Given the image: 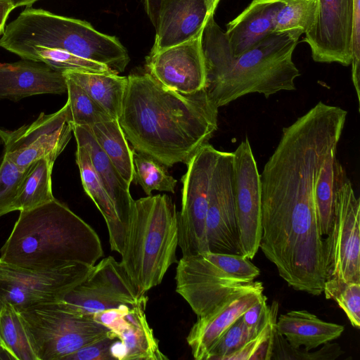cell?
I'll use <instances>...</instances> for the list:
<instances>
[{"mask_svg":"<svg viewBox=\"0 0 360 360\" xmlns=\"http://www.w3.org/2000/svg\"><path fill=\"white\" fill-rule=\"evenodd\" d=\"M320 167L312 155L289 153L269 160L260 174L259 248L289 286L313 295L323 293L327 278L314 201Z\"/></svg>","mask_w":360,"mask_h":360,"instance_id":"1","label":"cell"},{"mask_svg":"<svg viewBox=\"0 0 360 360\" xmlns=\"http://www.w3.org/2000/svg\"><path fill=\"white\" fill-rule=\"evenodd\" d=\"M89 129L101 148L130 186L134 172L133 148H130L118 120L98 122Z\"/></svg>","mask_w":360,"mask_h":360,"instance_id":"27","label":"cell"},{"mask_svg":"<svg viewBox=\"0 0 360 360\" xmlns=\"http://www.w3.org/2000/svg\"><path fill=\"white\" fill-rule=\"evenodd\" d=\"M301 30L272 32L251 49L232 55L225 31L210 14L204 25L201 44L206 69L205 89L218 108L248 94L266 98L296 89L300 72L292 60Z\"/></svg>","mask_w":360,"mask_h":360,"instance_id":"3","label":"cell"},{"mask_svg":"<svg viewBox=\"0 0 360 360\" xmlns=\"http://www.w3.org/2000/svg\"><path fill=\"white\" fill-rule=\"evenodd\" d=\"M233 152L219 151L212 175L206 218V236L211 252L241 255L233 195Z\"/></svg>","mask_w":360,"mask_h":360,"instance_id":"15","label":"cell"},{"mask_svg":"<svg viewBox=\"0 0 360 360\" xmlns=\"http://www.w3.org/2000/svg\"><path fill=\"white\" fill-rule=\"evenodd\" d=\"M0 253V259L6 263L49 269L72 262L94 266L103 257V250L94 229L54 198L20 211Z\"/></svg>","mask_w":360,"mask_h":360,"instance_id":"4","label":"cell"},{"mask_svg":"<svg viewBox=\"0 0 360 360\" xmlns=\"http://www.w3.org/2000/svg\"><path fill=\"white\" fill-rule=\"evenodd\" d=\"M266 300V297L263 295L259 300L244 312L241 319L248 327L259 331L265 324L269 316Z\"/></svg>","mask_w":360,"mask_h":360,"instance_id":"41","label":"cell"},{"mask_svg":"<svg viewBox=\"0 0 360 360\" xmlns=\"http://www.w3.org/2000/svg\"><path fill=\"white\" fill-rule=\"evenodd\" d=\"M259 274V268L241 255L206 252L183 256L177 262L176 292L198 317Z\"/></svg>","mask_w":360,"mask_h":360,"instance_id":"7","label":"cell"},{"mask_svg":"<svg viewBox=\"0 0 360 360\" xmlns=\"http://www.w3.org/2000/svg\"><path fill=\"white\" fill-rule=\"evenodd\" d=\"M65 80L72 124L91 127L113 119L81 86L69 78L65 77Z\"/></svg>","mask_w":360,"mask_h":360,"instance_id":"32","label":"cell"},{"mask_svg":"<svg viewBox=\"0 0 360 360\" xmlns=\"http://www.w3.org/2000/svg\"><path fill=\"white\" fill-rule=\"evenodd\" d=\"M72 125L77 144L85 146L89 150L95 172L110 196L127 234L134 205V200L129 193V185L101 148L89 127Z\"/></svg>","mask_w":360,"mask_h":360,"instance_id":"23","label":"cell"},{"mask_svg":"<svg viewBox=\"0 0 360 360\" xmlns=\"http://www.w3.org/2000/svg\"><path fill=\"white\" fill-rule=\"evenodd\" d=\"M77 146L76 162L79 169L83 188L105 221L111 250L121 255L127 231L118 217L110 196L95 172L89 150L84 146Z\"/></svg>","mask_w":360,"mask_h":360,"instance_id":"25","label":"cell"},{"mask_svg":"<svg viewBox=\"0 0 360 360\" xmlns=\"http://www.w3.org/2000/svg\"><path fill=\"white\" fill-rule=\"evenodd\" d=\"M10 2L15 8L20 6H31L34 3L39 0H0Z\"/></svg>","mask_w":360,"mask_h":360,"instance_id":"45","label":"cell"},{"mask_svg":"<svg viewBox=\"0 0 360 360\" xmlns=\"http://www.w3.org/2000/svg\"><path fill=\"white\" fill-rule=\"evenodd\" d=\"M133 161V181L139 184L147 195H150L153 191L174 193L177 181L169 174L167 167L134 149Z\"/></svg>","mask_w":360,"mask_h":360,"instance_id":"31","label":"cell"},{"mask_svg":"<svg viewBox=\"0 0 360 360\" xmlns=\"http://www.w3.org/2000/svg\"><path fill=\"white\" fill-rule=\"evenodd\" d=\"M202 32L185 42L150 52L147 72L165 87L184 94L205 88L206 69L201 44Z\"/></svg>","mask_w":360,"mask_h":360,"instance_id":"17","label":"cell"},{"mask_svg":"<svg viewBox=\"0 0 360 360\" xmlns=\"http://www.w3.org/2000/svg\"><path fill=\"white\" fill-rule=\"evenodd\" d=\"M165 0H144L145 9L153 27H156L160 10Z\"/></svg>","mask_w":360,"mask_h":360,"instance_id":"42","label":"cell"},{"mask_svg":"<svg viewBox=\"0 0 360 360\" xmlns=\"http://www.w3.org/2000/svg\"><path fill=\"white\" fill-rule=\"evenodd\" d=\"M116 339L109 331L105 337L81 347L64 360H112L110 348Z\"/></svg>","mask_w":360,"mask_h":360,"instance_id":"40","label":"cell"},{"mask_svg":"<svg viewBox=\"0 0 360 360\" xmlns=\"http://www.w3.org/2000/svg\"><path fill=\"white\" fill-rule=\"evenodd\" d=\"M352 80L360 103V0H354L352 25Z\"/></svg>","mask_w":360,"mask_h":360,"instance_id":"39","label":"cell"},{"mask_svg":"<svg viewBox=\"0 0 360 360\" xmlns=\"http://www.w3.org/2000/svg\"><path fill=\"white\" fill-rule=\"evenodd\" d=\"M72 125L69 103L51 114L41 112L37 120L15 130L0 129L4 154L22 169L46 158L55 162L69 143Z\"/></svg>","mask_w":360,"mask_h":360,"instance_id":"12","label":"cell"},{"mask_svg":"<svg viewBox=\"0 0 360 360\" xmlns=\"http://www.w3.org/2000/svg\"><path fill=\"white\" fill-rule=\"evenodd\" d=\"M0 344H1V340H0ZM2 345V344H1Z\"/></svg>","mask_w":360,"mask_h":360,"instance_id":"49","label":"cell"},{"mask_svg":"<svg viewBox=\"0 0 360 360\" xmlns=\"http://www.w3.org/2000/svg\"><path fill=\"white\" fill-rule=\"evenodd\" d=\"M0 46L19 56L30 50L58 51L95 61L115 74L129 62L127 49L114 36L88 22L27 7L5 27Z\"/></svg>","mask_w":360,"mask_h":360,"instance_id":"5","label":"cell"},{"mask_svg":"<svg viewBox=\"0 0 360 360\" xmlns=\"http://www.w3.org/2000/svg\"><path fill=\"white\" fill-rule=\"evenodd\" d=\"M233 195L241 255L253 259L262 236L260 174L248 137L233 152Z\"/></svg>","mask_w":360,"mask_h":360,"instance_id":"14","label":"cell"},{"mask_svg":"<svg viewBox=\"0 0 360 360\" xmlns=\"http://www.w3.org/2000/svg\"><path fill=\"white\" fill-rule=\"evenodd\" d=\"M315 11V0H285L275 15L274 32L299 30L306 33L313 25Z\"/></svg>","mask_w":360,"mask_h":360,"instance_id":"34","label":"cell"},{"mask_svg":"<svg viewBox=\"0 0 360 360\" xmlns=\"http://www.w3.org/2000/svg\"><path fill=\"white\" fill-rule=\"evenodd\" d=\"M60 301L72 311L83 316L118 307L147 302L127 276L121 262L108 256L94 265L80 283L66 293Z\"/></svg>","mask_w":360,"mask_h":360,"instance_id":"13","label":"cell"},{"mask_svg":"<svg viewBox=\"0 0 360 360\" xmlns=\"http://www.w3.org/2000/svg\"><path fill=\"white\" fill-rule=\"evenodd\" d=\"M178 212L169 195L134 200L120 262L140 294L160 284L178 262Z\"/></svg>","mask_w":360,"mask_h":360,"instance_id":"6","label":"cell"},{"mask_svg":"<svg viewBox=\"0 0 360 360\" xmlns=\"http://www.w3.org/2000/svg\"><path fill=\"white\" fill-rule=\"evenodd\" d=\"M26 170L4 154L0 164V217L15 211L14 203Z\"/></svg>","mask_w":360,"mask_h":360,"instance_id":"37","label":"cell"},{"mask_svg":"<svg viewBox=\"0 0 360 360\" xmlns=\"http://www.w3.org/2000/svg\"><path fill=\"white\" fill-rule=\"evenodd\" d=\"M0 359H14L13 356L7 351V349L0 344Z\"/></svg>","mask_w":360,"mask_h":360,"instance_id":"46","label":"cell"},{"mask_svg":"<svg viewBox=\"0 0 360 360\" xmlns=\"http://www.w3.org/2000/svg\"><path fill=\"white\" fill-rule=\"evenodd\" d=\"M221 0H207L210 13H214V11Z\"/></svg>","mask_w":360,"mask_h":360,"instance_id":"47","label":"cell"},{"mask_svg":"<svg viewBox=\"0 0 360 360\" xmlns=\"http://www.w3.org/2000/svg\"><path fill=\"white\" fill-rule=\"evenodd\" d=\"M262 283L252 281L226 297L206 314L198 316L186 338L196 360H208L223 333L263 296Z\"/></svg>","mask_w":360,"mask_h":360,"instance_id":"18","label":"cell"},{"mask_svg":"<svg viewBox=\"0 0 360 360\" xmlns=\"http://www.w3.org/2000/svg\"><path fill=\"white\" fill-rule=\"evenodd\" d=\"M0 340L15 360H37L19 312L9 304L0 309Z\"/></svg>","mask_w":360,"mask_h":360,"instance_id":"30","label":"cell"},{"mask_svg":"<svg viewBox=\"0 0 360 360\" xmlns=\"http://www.w3.org/2000/svg\"><path fill=\"white\" fill-rule=\"evenodd\" d=\"M219 150L207 143L186 163L178 212L179 243L183 256L210 252L206 218L211 179Z\"/></svg>","mask_w":360,"mask_h":360,"instance_id":"11","label":"cell"},{"mask_svg":"<svg viewBox=\"0 0 360 360\" xmlns=\"http://www.w3.org/2000/svg\"><path fill=\"white\" fill-rule=\"evenodd\" d=\"M285 0H252L225 31L231 53L238 56L274 32V18Z\"/></svg>","mask_w":360,"mask_h":360,"instance_id":"22","label":"cell"},{"mask_svg":"<svg viewBox=\"0 0 360 360\" xmlns=\"http://www.w3.org/2000/svg\"><path fill=\"white\" fill-rule=\"evenodd\" d=\"M53 163L49 159L42 158L27 168L14 203L15 211L30 210L55 198L51 184Z\"/></svg>","mask_w":360,"mask_h":360,"instance_id":"28","label":"cell"},{"mask_svg":"<svg viewBox=\"0 0 360 360\" xmlns=\"http://www.w3.org/2000/svg\"><path fill=\"white\" fill-rule=\"evenodd\" d=\"M0 144H1V142H0ZM1 160H0V164H1Z\"/></svg>","mask_w":360,"mask_h":360,"instance_id":"48","label":"cell"},{"mask_svg":"<svg viewBox=\"0 0 360 360\" xmlns=\"http://www.w3.org/2000/svg\"><path fill=\"white\" fill-rule=\"evenodd\" d=\"M67 93L65 77L47 65L22 59L0 63V99L18 101L37 94Z\"/></svg>","mask_w":360,"mask_h":360,"instance_id":"20","label":"cell"},{"mask_svg":"<svg viewBox=\"0 0 360 360\" xmlns=\"http://www.w3.org/2000/svg\"><path fill=\"white\" fill-rule=\"evenodd\" d=\"M63 75L81 86L113 119L118 120L127 86V77L117 74L67 70Z\"/></svg>","mask_w":360,"mask_h":360,"instance_id":"26","label":"cell"},{"mask_svg":"<svg viewBox=\"0 0 360 360\" xmlns=\"http://www.w3.org/2000/svg\"><path fill=\"white\" fill-rule=\"evenodd\" d=\"M276 330L295 348L309 351L341 336L344 326L326 322L306 310H293L281 314Z\"/></svg>","mask_w":360,"mask_h":360,"instance_id":"24","label":"cell"},{"mask_svg":"<svg viewBox=\"0 0 360 360\" xmlns=\"http://www.w3.org/2000/svg\"><path fill=\"white\" fill-rule=\"evenodd\" d=\"M14 8L10 2L0 1V35L3 34L8 15Z\"/></svg>","mask_w":360,"mask_h":360,"instance_id":"43","label":"cell"},{"mask_svg":"<svg viewBox=\"0 0 360 360\" xmlns=\"http://www.w3.org/2000/svg\"><path fill=\"white\" fill-rule=\"evenodd\" d=\"M359 227L360 200L337 159L333 218L331 229L324 238L327 278L336 277L345 281L360 283Z\"/></svg>","mask_w":360,"mask_h":360,"instance_id":"9","label":"cell"},{"mask_svg":"<svg viewBox=\"0 0 360 360\" xmlns=\"http://www.w3.org/2000/svg\"><path fill=\"white\" fill-rule=\"evenodd\" d=\"M337 148L332 150L323 161L314 186V201L318 224L323 236L332 226L335 196V165Z\"/></svg>","mask_w":360,"mask_h":360,"instance_id":"29","label":"cell"},{"mask_svg":"<svg viewBox=\"0 0 360 360\" xmlns=\"http://www.w3.org/2000/svg\"><path fill=\"white\" fill-rule=\"evenodd\" d=\"M110 354L114 359L124 360L126 350L121 341L116 340L110 345Z\"/></svg>","mask_w":360,"mask_h":360,"instance_id":"44","label":"cell"},{"mask_svg":"<svg viewBox=\"0 0 360 360\" xmlns=\"http://www.w3.org/2000/svg\"><path fill=\"white\" fill-rule=\"evenodd\" d=\"M311 27L303 41L310 47L318 63H352V25L354 0H315Z\"/></svg>","mask_w":360,"mask_h":360,"instance_id":"16","label":"cell"},{"mask_svg":"<svg viewBox=\"0 0 360 360\" xmlns=\"http://www.w3.org/2000/svg\"><path fill=\"white\" fill-rule=\"evenodd\" d=\"M119 124L133 149L167 167L186 164L217 129L218 107L205 89L184 94L149 73L127 77Z\"/></svg>","mask_w":360,"mask_h":360,"instance_id":"2","label":"cell"},{"mask_svg":"<svg viewBox=\"0 0 360 360\" xmlns=\"http://www.w3.org/2000/svg\"><path fill=\"white\" fill-rule=\"evenodd\" d=\"M258 332L248 327L240 317L221 336L211 351L208 360H225L226 357L241 348Z\"/></svg>","mask_w":360,"mask_h":360,"instance_id":"38","label":"cell"},{"mask_svg":"<svg viewBox=\"0 0 360 360\" xmlns=\"http://www.w3.org/2000/svg\"><path fill=\"white\" fill-rule=\"evenodd\" d=\"M278 311V302L273 301L268 319L257 334L225 360H271Z\"/></svg>","mask_w":360,"mask_h":360,"instance_id":"33","label":"cell"},{"mask_svg":"<svg viewBox=\"0 0 360 360\" xmlns=\"http://www.w3.org/2000/svg\"><path fill=\"white\" fill-rule=\"evenodd\" d=\"M323 292L345 311L352 326L360 328V283L349 282L330 277L324 283Z\"/></svg>","mask_w":360,"mask_h":360,"instance_id":"35","label":"cell"},{"mask_svg":"<svg viewBox=\"0 0 360 360\" xmlns=\"http://www.w3.org/2000/svg\"><path fill=\"white\" fill-rule=\"evenodd\" d=\"M94 266L72 262L53 269H30L0 259V309L9 304L20 311L59 301L86 278Z\"/></svg>","mask_w":360,"mask_h":360,"instance_id":"10","label":"cell"},{"mask_svg":"<svg viewBox=\"0 0 360 360\" xmlns=\"http://www.w3.org/2000/svg\"><path fill=\"white\" fill-rule=\"evenodd\" d=\"M210 15L207 0H165L160 10L150 52L196 37L202 32Z\"/></svg>","mask_w":360,"mask_h":360,"instance_id":"21","label":"cell"},{"mask_svg":"<svg viewBox=\"0 0 360 360\" xmlns=\"http://www.w3.org/2000/svg\"><path fill=\"white\" fill-rule=\"evenodd\" d=\"M18 312L37 360H64L110 331L93 316L75 313L60 300Z\"/></svg>","mask_w":360,"mask_h":360,"instance_id":"8","label":"cell"},{"mask_svg":"<svg viewBox=\"0 0 360 360\" xmlns=\"http://www.w3.org/2000/svg\"><path fill=\"white\" fill-rule=\"evenodd\" d=\"M343 354L338 343L330 342L315 352L292 347L275 328L271 360H335Z\"/></svg>","mask_w":360,"mask_h":360,"instance_id":"36","label":"cell"},{"mask_svg":"<svg viewBox=\"0 0 360 360\" xmlns=\"http://www.w3.org/2000/svg\"><path fill=\"white\" fill-rule=\"evenodd\" d=\"M147 302L136 305L122 304L93 315V319L105 326L124 345V360H165L153 329L146 319Z\"/></svg>","mask_w":360,"mask_h":360,"instance_id":"19","label":"cell"}]
</instances>
